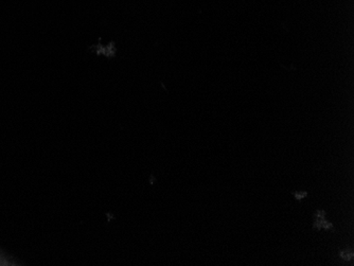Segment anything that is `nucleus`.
<instances>
[{"label": "nucleus", "mask_w": 354, "mask_h": 266, "mask_svg": "<svg viewBox=\"0 0 354 266\" xmlns=\"http://www.w3.org/2000/svg\"><path fill=\"white\" fill-rule=\"evenodd\" d=\"M314 227L317 228V229H330L332 228V224L328 223L326 221L325 218V212L324 211H318L317 216H316V222L314 224Z\"/></svg>", "instance_id": "f257e3e1"}, {"label": "nucleus", "mask_w": 354, "mask_h": 266, "mask_svg": "<svg viewBox=\"0 0 354 266\" xmlns=\"http://www.w3.org/2000/svg\"><path fill=\"white\" fill-rule=\"evenodd\" d=\"M342 257L345 260H351L353 258V253L352 251H342L341 253Z\"/></svg>", "instance_id": "f03ea898"}, {"label": "nucleus", "mask_w": 354, "mask_h": 266, "mask_svg": "<svg viewBox=\"0 0 354 266\" xmlns=\"http://www.w3.org/2000/svg\"><path fill=\"white\" fill-rule=\"evenodd\" d=\"M294 196H296L295 198H298V200H300V198H304V196H307V192H302V193H294Z\"/></svg>", "instance_id": "7ed1b4c3"}]
</instances>
